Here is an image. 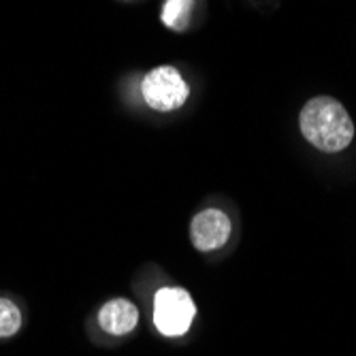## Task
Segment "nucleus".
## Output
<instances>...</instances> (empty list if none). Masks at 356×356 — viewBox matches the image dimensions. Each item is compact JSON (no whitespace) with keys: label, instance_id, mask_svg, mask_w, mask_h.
<instances>
[{"label":"nucleus","instance_id":"1","mask_svg":"<svg viewBox=\"0 0 356 356\" xmlns=\"http://www.w3.org/2000/svg\"><path fill=\"white\" fill-rule=\"evenodd\" d=\"M299 126L305 141L327 154L346 149L354 139V122L333 96H316L307 101L301 109Z\"/></svg>","mask_w":356,"mask_h":356},{"label":"nucleus","instance_id":"2","mask_svg":"<svg viewBox=\"0 0 356 356\" xmlns=\"http://www.w3.org/2000/svg\"><path fill=\"white\" fill-rule=\"evenodd\" d=\"M197 316L188 290L184 288H160L154 297V325L165 337H179L188 333Z\"/></svg>","mask_w":356,"mask_h":356},{"label":"nucleus","instance_id":"3","mask_svg":"<svg viewBox=\"0 0 356 356\" xmlns=\"http://www.w3.org/2000/svg\"><path fill=\"white\" fill-rule=\"evenodd\" d=\"M141 94L145 103L160 113L175 111L188 101V83L175 67H158L143 77Z\"/></svg>","mask_w":356,"mask_h":356},{"label":"nucleus","instance_id":"4","mask_svg":"<svg viewBox=\"0 0 356 356\" xmlns=\"http://www.w3.org/2000/svg\"><path fill=\"white\" fill-rule=\"evenodd\" d=\"M231 220L220 209H205L192 218L190 239L199 252H213L226 245L231 237Z\"/></svg>","mask_w":356,"mask_h":356},{"label":"nucleus","instance_id":"5","mask_svg":"<svg viewBox=\"0 0 356 356\" xmlns=\"http://www.w3.org/2000/svg\"><path fill=\"white\" fill-rule=\"evenodd\" d=\"M99 325L109 335H126L139 325V309L128 299H111L99 312Z\"/></svg>","mask_w":356,"mask_h":356},{"label":"nucleus","instance_id":"6","mask_svg":"<svg viewBox=\"0 0 356 356\" xmlns=\"http://www.w3.org/2000/svg\"><path fill=\"white\" fill-rule=\"evenodd\" d=\"M192 0H167L163 9V22L173 30H184L190 24Z\"/></svg>","mask_w":356,"mask_h":356},{"label":"nucleus","instance_id":"7","mask_svg":"<svg viewBox=\"0 0 356 356\" xmlns=\"http://www.w3.org/2000/svg\"><path fill=\"white\" fill-rule=\"evenodd\" d=\"M22 327V312L9 299H0V337H13Z\"/></svg>","mask_w":356,"mask_h":356}]
</instances>
